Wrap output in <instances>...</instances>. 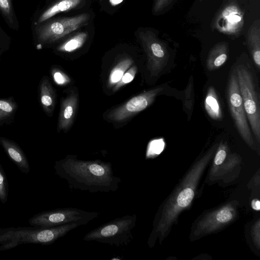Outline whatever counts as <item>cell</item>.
<instances>
[{"mask_svg": "<svg viewBox=\"0 0 260 260\" xmlns=\"http://www.w3.org/2000/svg\"><path fill=\"white\" fill-rule=\"evenodd\" d=\"M216 148L215 144L193 165L159 208L148 239V244L150 247L154 245L157 239L161 243L171 231L173 225L177 223L180 214L190 206L201 177Z\"/></svg>", "mask_w": 260, "mask_h": 260, "instance_id": "obj_1", "label": "cell"}, {"mask_svg": "<svg viewBox=\"0 0 260 260\" xmlns=\"http://www.w3.org/2000/svg\"><path fill=\"white\" fill-rule=\"evenodd\" d=\"M54 168L71 189L91 193L115 192L122 182L114 175L112 164L100 159L85 160L68 155L56 161Z\"/></svg>", "mask_w": 260, "mask_h": 260, "instance_id": "obj_2", "label": "cell"}, {"mask_svg": "<svg viewBox=\"0 0 260 260\" xmlns=\"http://www.w3.org/2000/svg\"><path fill=\"white\" fill-rule=\"evenodd\" d=\"M72 223L51 228L10 227L0 228V252L22 244L48 245L81 226Z\"/></svg>", "mask_w": 260, "mask_h": 260, "instance_id": "obj_3", "label": "cell"}, {"mask_svg": "<svg viewBox=\"0 0 260 260\" xmlns=\"http://www.w3.org/2000/svg\"><path fill=\"white\" fill-rule=\"evenodd\" d=\"M137 220L136 214L117 217L89 231L83 240L118 247L127 246L134 239L132 232Z\"/></svg>", "mask_w": 260, "mask_h": 260, "instance_id": "obj_4", "label": "cell"}, {"mask_svg": "<svg viewBox=\"0 0 260 260\" xmlns=\"http://www.w3.org/2000/svg\"><path fill=\"white\" fill-rule=\"evenodd\" d=\"M90 15L83 13L70 17L51 18L31 24L34 41L38 46L53 43L86 24Z\"/></svg>", "mask_w": 260, "mask_h": 260, "instance_id": "obj_5", "label": "cell"}, {"mask_svg": "<svg viewBox=\"0 0 260 260\" xmlns=\"http://www.w3.org/2000/svg\"><path fill=\"white\" fill-rule=\"evenodd\" d=\"M240 92L249 124L257 141L260 142L259 102L253 78L248 69L243 65L236 68Z\"/></svg>", "mask_w": 260, "mask_h": 260, "instance_id": "obj_6", "label": "cell"}, {"mask_svg": "<svg viewBox=\"0 0 260 260\" xmlns=\"http://www.w3.org/2000/svg\"><path fill=\"white\" fill-rule=\"evenodd\" d=\"M100 213L76 208L65 207L40 212L30 218L29 224L36 228H51L72 223L86 225Z\"/></svg>", "mask_w": 260, "mask_h": 260, "instance_id": "obj_7", "label": "cell"}, {"mask_svg": "<svg viewBox=\"0 0 260 260\" xmlns=\"http://www.w3.org/2000/svg\"><path fill=\"white\" fill-rule=\"evenodd\" d=\"M238 205L237 201H233L208 211L192 228V238H200L215 233L231 223L237 216Z\"/></svg>", "mask_w": 260, "mask_h": 260, "instance_id": "obj_8", "label": "cell"}, {"mask_svg": "<svg viewBox=\"0 0 260 260\" xmlns=\"http://www.w3.org/2000/svg\"><path fill=\"white\" fill-rule=\"evenodd\" d=\"M226 96L229 109L239 135L251 149H254V142L247 121L235 71L230 75Z\"/></svg>", "mask_w": 260, "mask_h": 260, "instance_id": "obj_9", "label": "cell"}, {"mask_svg": "<svg viewBox=\"0 0 260 260\" xmlns=\"http://www.w3.org/2000/svg\"><path fill=\"white\" fill-rule=\"evenodd\" d=\"M139 37L147 55V68L152 76H158L169 60L166 44L149 30L139 31Z\"/></svg>", "mask_w": 260, "mask_h": 260, "instance_id": "obj_10", "label": "cell"}, {"mask_svg": "<svg viewBox=\"0 0 260 260\" xmlns=\"http://www.w3.org/2000/svg\"><path fill=\"white\" fill-rule=\"evenodd\" d=\"M163 89L157 87L134 96L119 107L112 111L108 118L115 121H122L148 107Z\"/></svg>", "mask_w": 260, "mask_h": 260, "instance_id": "obj_11", "label": "cell"}, {"mask_svg": "<svg viewBox=\"0 0 260 260\" xmlns=\"http://www.w3.org/2000/svg\"><path fill=\"white\" fill-rule=\"evenodd\" d=\"M228 149L227 145L223 142L217 148L210 174L211 176H215V179L221 178L231 171L236 165L240 164L241 159L240 156L236 153L228 156Z\"/></svg>", "mask_w": 260, "mask_h": 260, "instance_id": "obj_12", "label": "cell"}, {"mask_svg": "<svg viewBox=\"0 0 260 260\" xmlns=\"http://www.w3.org/2000/svg\"><path fill=\"white\" fill-rule=\"evenodd\" d=\"M83 0H56L40 10L34 12L31 24L40 23L56 14L76 8Z\"/></svg>", "mask_w": 260, "mask_h": 260, "instance_id": "obj_13", "label": "cell"}, {"mask_svg": "<svg viewBox=\"0 0 260 260\" xmlns=\"http://www.w3.org/2000/svg\"><path fill=\"white\" fill-rule=\"evenodd\" d=\"M0 143L10 159L25 174L30 171L28 159L22 150L14 142L4 138H0Z\"/></svg>", "mask_w": 260, "mask_h": 260, "instance_id": "obj_14", "label": "cell"}, {"mask_svg": "<svg viewBox=\"0 0 260 260\" xmlns=\"http://www.w3.org/2000/svg\"><path fill=\"white\" fill-rule=\"evenodd\" d=\"M219 20H223L224 28L228 27V34H235L239 31L243 23L242 15L239 9L235 6L230 5L225 7L220 13Z\"/></svg>", "mask_w": 260, "mask_h": 260, "instance_id": "obj_15", "label": "cell"}, {"mask_svg": "<svg viewBox=\"0 0 260 260\" xmlns=\"http://www.w3.org/2000/svg\"><path fill=\"white\" fill-rule=\"evenodd\" d=\"M77 104V96L72 94L62 101L59 118L58 127L67 129L71 125L75 115Z\"/></svg>", "mask_w": 260, "mask_h": 260, "instance_id": "obj_16", "label": "cell"}, {"mask_svg": "<svg viewBox=\"0 0 260 260\" xmlns=\"http://www.w3.org/2000/svg\"><path fill=\"white\" fill-rule=\"evenodd\" d=\"M229 52V45L225 42L216 44L210 50L206 61V67L209 71L214 70L226 61Z\"/></svg>", "mask_w": 260, "mask_h": 260, "instance_id": "obj_17", "label": "cell"}, {"mask_svg": "<svg viewBox=\"0 0 260 260\" xmlns=\"http://www.w3.org/2000/svg\"><path fill=\"white\" fill-rule=\"evenodd\" d=\"M248 47L255 64L260 67V25L259 20L255 21L251 26L247 35Z\"/></svg>", "mask_w": 260, "mask_h": 260, "instance_id": "obj_18", "label": "cell"}, {"mask_svg": "<svg viewBox=\"0 0 260 260\" xmlns=\"http://www.w3.org/2000/svg\"><path fill=\"white\" fill-rule=\"evenodd\" d=\"M204 106L208 115L213 120H219L222 118V113L219 101L215 88L210 86L208 89Z\"/></svg>", "mask_w": 260, "mask_h": 260, "instance_id": "obj_19", "label": "cell"}, {"mask_svg": "<svg viewBox=\"0 0 260 260\" xmlns=\"http://www.w3.org/2000/svg\"><path fill=\"white\" fill-rule=\"evenodd\" d=\"M0 12L10 28L17 30L19 25L14 10L13 0H0Z\"/></svg>", "mask_w": 260, "mask_h": 260, "instance_id": "obj_20", "label": "cell"}, {"mask_svg": "<svg viewBox=\"0 0 260 260\" xmlns=\"http://www.w3.org/2000/svg\"><path fill=\"white\" fill-rule=\"evenodd\" d=\"M88 37L86 32H78L70 38L57 48L61 52H70L81 48L86 42Z\"/></svg>", "mask_w": 260, "mask_h": 260, "instance_id": "obj_21", "label": "cell"}, {"mask_svg": "<svg viewBox=\"0 0 260 260\" xmlns=\"http://www.w3.org/2000/svg\"><path fill=\"white\" fill-rule=\"evenodd\" d=\"M133 60L130 58H126L121 60L112 70L110 77L109 83L113 85L118 83L128 68L132 65Z\"/></svg>", "mask_w": 260, "mask_h": 260, "instance_id": "obj_22", "label": "cell"}, {"mask_svg": "<svg viewBox=\"0 0 260 260\" xmlns=\"http://www.w3.org/2000/svg\"><path fill=\"white\" fill-rule=\"evenodd\" d=\"M9 184L5 172L0 164V202L5 204L8 198Z\"/></svg>", "mask_w": 260, "mask_h": 260, "instance_id": "obj_23", "label": "cell"}, {"mask_svg": "<svg viewBox=\"0 0 260 260\" xmlns=\"http://www.w3.org/2000/svg\"><path fill=\"white\" fill-rule=\"evenodd\" d=\"M165 147V142L162 139H155L149 143L147 147L146 156L153 157L160 154Z\"/></svg>", "mask_w": 260, "mask_h": 260, "instance_id": "obj_24", "label": "cell"}, {"mask_svg": "<svg viewBox=\"0 0 260 260\" xmlns=\"http://www.w3.org/2000/svg\"><path fill=\"white\" fill-rule=\"evenodd\" d=\"M51 87L48 83H43L41 89V101L45 108H49L53 105V99L51 93Z\"/></svg>", "mask_w": 260, "mask_h": 260, "instance_id": "obj_25", "label": "cell"}, {"mask_svg": "<svg viewBox=\"0 0 260 260\" xmlns=\"http://www.w3.org/2000/svg\"><path fill=\"white\" fill-rule=\"evenodd\" d=\"M137 73V67L133 66L124 74L120 81L117 83L115 89H117L124 84L131 82L134 78Z\"/></svg>", "mask_w": 260, "mask_h": 260, "instance_id": "obj_26", "label": "cell"}, {"mask_svg": "<svg viewBox=\"0 0 260 260\" xmlns=\"http://www.w3.org/2000/svg\"><path fill=\"white\" fill-rule=\"evenodd\" d=\"M13 106L7 101L0 100V119L8 116L12 113Z\"/></svg>", "mask_w": 260, "mask_h": 260, "instance_id": "obj_27", "label": "cell"}, {"mask_svg": "<svg viewBox=\"0 0 260 260\" xmlns=\"http://www.w3.org/2000/svg\"><path fill=\"white\" fill-rule=\"evenodd\" d=\"M192 91V84L191 83L188 84L187 88H186L184 101V106L189 110L192 108L193 105V95H191Z\"/></svg>", "mask_w": 260, "mask_h": 260, "instance_id": "obj_28", "label": "cell"}, {"mask_svg": "<svg viewBox=\"0 0 260 260\" xmlns=\"http://www.w3.org/2000/svg\"><path fill=\"white\" fill-rule=\"evenodd\" d=\"M173 0H154L153 7V13L154 14H159L167 8Z\"/></svg>", "mask_w": 260, "mask_h": 260, "instance_id": "obj_29", "label": "cell"}, {"mask_svg": "<svg viewBox=\"0 0 260 260\" xmlns=\"http://www.w3.org/2000/svg\"><path fill=\"white\" fill-rule=\"evenodd\" d=\"M259 219H258L253 225L251 231L252 237L253 242L257 248H259Z\"/></svg>", "mask_w": 260, "mask_h": 260, "instance_id": "obj_30", "label": "cell"}, {"mask_svg": "<svg viewBox=\"0 0 260 260\" xmlns=\"http://www.w3.org/2000/svg\"><path fill=\"white\" fill-rule=\"evenodd\" d=\"M53 77L55 81L58 84H63L67 81L66 77L60 72H56Z\"/></svg>", "mask_w": 260, "mask_h": 260, "instance_id": "obj_31", "label": "cell"}, {"mask_svg": "<svg viewBox=\"0 0 260 260\" xmlns=\"http://www.w3.org/2000/svg\"><path fill=\"white\" fill-rule=\"evenodd\" d=\"M251 206L253 209L255 210L259 211L260 202L258 199H254L251 202Z\"/></svg>", "mask_w": 260, "mask_h": 260, "instance_id": "obj_32", "label": "cell"}, {"mask_svg": "<svg viewBox=\"0 0 260 260\" xmlns=\"http://www.w3.org/2000/svg\"><path fill=\"white\" fill-rule=\"evenodd\" d=\"M123 0H110V3L113 5H117L120 3H121Z\"/></svg>", "mask_w": 260, "mask_h": 260, "instance_id": "obj_33", "label": "cell"}, {"mask_svg": "<svg viewBox=\"0 0 260 260\" xmlns=\"http://www.w3.org/2000/svg\"><path fill=\"white\" fill-rule=\"evenodd\" d=\"M5 33V31H3V30L2 29L1 27L0 26V34Z\"/></svg>", "mask_w": 260, "mask_h": 260, "instance_id": "obj_34", "label": "cell"}, {"mask_svg": "<svg viewBox=\"0 0 260 260\" xmlns=\"http://www.w3.org/2000/svg\"><path fill=\"white\" fill-rule=\"evenodd\" d=\"M205 1V0H200V1Z\"/></svg>", "mask_w": 260, "mask_h": 260, "instance_id": "obj_35", "label": "cell"}]
</instances>
